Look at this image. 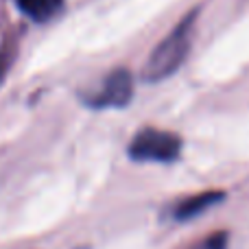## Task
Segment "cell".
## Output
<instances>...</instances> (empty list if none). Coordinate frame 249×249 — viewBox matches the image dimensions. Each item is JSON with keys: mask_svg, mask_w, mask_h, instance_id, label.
I'll use <instances>...</instances> for the list:
<instances>
[{"mask_svg": "<svg viewBox=\"0 0 249 249\" xmlns=\"http://www.w3.org/2000/svg\"><path fill=\"white\" fill-rule=\"evenodd\" d=\"M193 31H195V13H188L158 46L149 55L142 70V77L146 81H162V79L171 77L181 64H184L186 55L190 51V42H193Z\"/></svg>", "mask_w": 249, "mask_h": 249, "instance_id": "1", "label": "cell"}, {"mask_svg": "<svg viewBox=\"0 0 249 249\" xmlns=\"http://www.w3.org/2000/svg\"><path fill=\"white\" fill-rule=\"evenodd\" d=\"M181 153V140L171 131L142 129L129 144V155L136 162H175Z\"/></svg>", "mask_w": 249, "mask_h": 249, "instance_id": "2", "label": "cell"}, {"mask_svg": "<svg viewBox=\"0 0 249 249\" xmlns=\"http://www.w3.org/2000/svg\"><path fill=\"white\" fill-rule=\"evenodd\" d=\"M133 96V77L129 70L118 68L112 74H107L96 94H92L90 105L96 109H109V107H124Z\"/></svg>", "mask_w": 249, "mask_h": 249, "instance_id": "3", "label": "cell"}, {"mask_svg": "<svg viewBox=\"0 0 249 249\" xmlns=\"http://www.w3.org/2000/svg\"><path fill=\"white\" fill-rule=\"evenodd\" d=\"M219 199H223V193H201V195H193V197L184 199L179 206L175 208V219L177 221H188L193 216L201 214L203 210H208L210 206L219 203Z\"/></svg>", "mask_w": 249, "mask_h": 249, "instance_id": "4", "label": "cell"}, {"mask_svg": "<svg viewBox=\"0 0 249 249\" xmlns=\"http://www.w3.org/2000/svg\"><path fill=\"white\" fill-rule=\"evenodd\" d=\"M18 9L35 22H46L59 13L64 0H16Z\"/></svg>", "mask_w": 249, "mask_h": 249, "instance_id": "5", "label": "cell"}, {"mask_svg": "<svg viewBox=\"0 0 249 249\" xmlns=\"http://www.w3.org/2000/svg\"><path fill=\"white\" fill-rule=\"evenodd\" d=\"M225 247H228V234L225 232H214V234H210L206 241H201L197 247H193V249H225Z\"/></svg>", "mask_w": 249, "mask_h": 249, "instance_id": "6", "label": "cell"}]
</instances>
